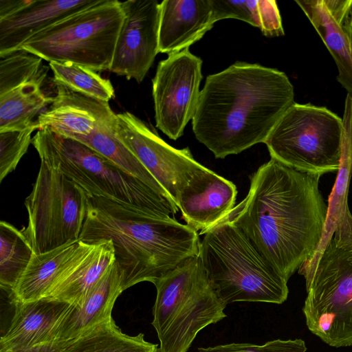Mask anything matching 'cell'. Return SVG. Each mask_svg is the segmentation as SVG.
<instances>
[{
    "mask_svg": "<svg viewBox=\"0 0 352 352\" xmlns=\"http://www.w3.org/2000/svg\"><path fill=\"white\" fill-rule=\"evenodd\" d=\"M69 341H54L42 344L28 349L0 352H62Z\"/></svg>",
    "mask_w": 352,
    "mask_h": 352,
    "instance_id": "obj_34",
    "label": "cell"
},
{
    "mask_svg": "<svg viewBox=\"0 0 352 352\" xmlns=\"http://www.w3.org/2000/svg\"><path fill=\"white\" fill-rule=\"evenodd\" d=\"M120 3L125 17L109 71L140 83L159 53L160 3L156 0Z\"/></svg>",
    "mask_w": 352,
    "mask_h": 352,
    "instance_id": "obj_13",
    "label": "cell"
},
{
    "mask_svg": "<svg viewBox=\"0 0 352 352\" xmlns=\"http://www.w3.org/2000/svg\"><path fill=\"white\" fill-rule=\"evenodd\" d=\"M32 144L41 160L59 169L89 196L129 204L165 217H174L179 210L173 201L78 140L45 127L38 130Z\"/></svg>",
    "mask_w": 352,
    "mask_h": 352,
    "instance_id": "obj_6",
    "label": "cell"
},
{
    "mask_svg": "<svg viewBox=\"0 0 352 352\" xmlns=\"http://www.w3.org/2000/svg\"><path fill=\"white\" fill-rule=\"evenodd\" d=\"M87 198L80 186L57 168L41 160L32 190L25 200L28 225L21 230L34 254L79 240Z\"/></svg>",
    "mask_w": 352,
    "mask_h": 352,
    "instance_id": "obj_10",
    "label": "cell"
},
{
    "mask_svg": "<svg viewBox=\"0 0 352 352\" xmlns=\"http://www.w3.org/2000/svg\"><path fill=\"white\" fill-rule=\"evenodd\" d=\"M31 0H0V19L16 13L27 6Z\"/></svg>",
    "mask_w": 352,
    "mask_h": 352,
    "instance_id": "obj_33",
    "label": "cell"
},
{
    "mask_svg": "<svg viewBox=\"0 0 352 352\" xmlns=\"http://www.w3.org/2000/svg\"><path fill=\"white\" fill-rule=\"evenodd\" d=\"M99 0H31L16 13L0 19V58L21 50L34 36Z\"/></svg>",
    "mask_w": 352,
    "mask_h": 352,
    "instance_id": "obj_16",
    "label": "cell"
},
{
    "mask_svg": "<svg viewBox=\"0 0 352 352\" xmlns=\"http://www.w3.org/2000/svg\"><path fill=\"white\" fill-rule=\"evenodd\" d=\"M259 28L267 37L285 34L281 17L275 0H258Z\"/></svg>",
    "mask_w": 352,
    "mask_h": 352,
    "instance_id": "obj_32",
    "label": "cell"
},
{
    "mask_svg": "<svg viewBox=\"0 0 352 352\" xmlns=\"http://www.w3.org/2000/svg\"><path fill=\"white\" fill-rule=\"evenodd\" d=\"M342 131V119L327 108L294 102L264 144L271 158L321 176L340 168Z\"/></svg>",
    "mask_w": 352,
    "mask_h": 352,
    "instance_id": "obj_9",
    "label": "cell"
},
{
    "mask_svg": "<svg viewBox=\"0 0 352 352\" xmlns=\"http://www.w3.org/2000/svg\"><path fill=\"white\" fill-rule=\"evenodd\" d=\"M79 240L112 241L124 290L144 281L153 283L198 255L201 241L197 231L175 217L89 195Z\"/></svg>",
    "mask_w": 352,
    "mask_h": 352,
    "instance_id": "obj_3",
    "label": "cell"
},
{
    "mask_svg": "<svg viewBox=\"0 0 352 352\" xmlns=\"http://www.w3.org/2000/svg\"><path fill=\"white\" fill-rule=\"evenodd\" d=\"M320 177L271 158L252 175L246 197L224 217L287 281L314 256L323 236L328 206Z\"/></svg>",
    "mask_w": 352,
    "mask_h": 352,
    "instance_id": "obj_1",
    "label": "cell"
},
{
    "mask_svg": "<svg viewBox=\"0 0 352 352\" xmlns=\"http://www.w3.org/2000/svg\"><path fill=\"white\" fill-rule=\"evenodd\" d=\"M199 257L208 280L226 304L258 302L281 304L288 296L287 280L262 257L243 232L226 219L201 232Z\"/></svg>",
    "mask_w": 352,
    "mask_h": 352,
    "instance_id": "obj_5",
    "label": "cell"
},
{
    "mask_svg": "<svg viewBox=\"0 0 352 352\" xmlns=\"http://www.w3.org/2000/svg\"><path fill=\"white\" fill-rule=\"evenodd\" d=\"M212 6L215 22L232 18L240 19L259 28L258 0H212Z\"/></svg>",
    "mask_w": 352,
    "mask_h": 352,
    "instance_id": "obj_31",
    "label": "cell"
},
{
    "mask_svg": "<svg viewBox=\"0 0 352 352\" xmlns=\"http://www.w3.org/2000/svg\"><path fill=\"white\" fill-rule=\"evenodd\" d=\"M116 114L99 124L90 134L74 140L87 145L124 171L173 201L149 171L118 139L116 134Z\"/></svg>",
    "mask_w": 352,
    "mask_h": 352,
    "instance_id": "obj_24",
    "label": "cell"
},
{
    "mask_svg": "<svg viewBox=\"0 0 352 352\" xmlns=\"http://www.w3.org/2000/svg\"><path fill=\"white\" fill-rule=\"evenodd\" d=\"M6 332L0 339V351H19L56 341L57 328L72 305L43 298L16 302Z\"/></svg>",
    "mask_w": 352,
    "mask_h": 352,
    "instance_id": "obj_15",
    "label": "cell"
},
{
    "mask_svg": "<svg viewBox=\"0 0 352 352\" xmlns=\"http://www.w3.org/2000/svg\"><path fill=\"white\" fill-rule=\"evenodd\" d=\"M344 24L350 36L352 38V0H350L349 6L346 12Z\"/></svg>",
    "mask_w": 352,
    "mask_h": 352,
    "instance_id": "obj_35",
    "label": "cell"
},
{
    "mask_svg": "<svg viewBox=\"0 0 352 352\" xmlns=\"http://www.w3.org/2000/svg\"><path fill=\"white\" fill-rule=\"evenodd\" d=\"M198 352H306L305 342L300 339L274 340L263 344L230 343L214 346L199 347Z\"/></svg>",
    "mask_w": 352,
    "mask_h": 352,
    "instance_id": "obj_30",
    "label": "cell"
},
{
    "mask_svg": "<svg viewBox=\"0 0 352 352\" xmlns=\"http://www.w3.org/2000/svg\"><path fill=\"white\" fill-rule=\"evenodd\" d=\"M202 60L188 48L161 60L152 80L156 126L170 139L184 134L197 108Z\"/></svg>",
    "mask_w": 352,
    "mask_h": 352,
    "instance_id": "obj_11",
    "label": "cell"
},
{
    "mask_svg": "<svg viewBox=\"0 0 352 352\" xmlns=\"http://www.w3.org/2000/svg\"><path fill=\"white\" fill-rule=\"evenodd\" d=\"M123 291L122 275L115 261L83 303L72 305L57 328L56 341L74 340L111 317L116 300Z\"/></svg>",
    "mask_w": 352,
    "mask_h": 352,
    "instance_id": "obj_21",
    "label": "cell"
},
{
    "mask_svg": "<svg viewBox=\"0 0 352 352\" xmlns=\"http://www.w3.org/2000/svg\"><path fill=\"white\" fill-rule=\"evenodd\" d=\"M294 98V87L284 72L236 62L207 76L192 131L216 158L238 154L265 143Z\"/></svg>",
    "mask_w": 352,
    "mask_h": 352,
    "instance_id": "obj_2",
    "label": "cell"
},
{
    "mask_svg": "<svg viewBox=\"0 0 352 352\" xmlns=\"http://www.w3.org/2000/svg\"><path fill=\"white\" fill-rule=\"evenodd\" d=\"M152 324L160 352H187L197 333L226 317V305L210 285L199 255L157 279Z\"/></svg>",
    "mask_w": 352,
    "mask_h": 352,
    "instance_id": "obj_7",
    "label": "cell"
},
{
    "mask_svg": "<svg viewBox=\"0 0 352 352\" xmlns=\"http://www.w3.org/2000/svg\"><path fill=\"white\" fill-rule=\"evenodd\" d=\"M236 195L233 182L203 166L182 188L176 205L186 225L204 232L230 212Z\"/></svg>",
    "mask_w": 352,
    "mask_h": 352,
    "instance_id": "obj_14",
    "label": "cell"
},
{
    "mask_svg": "<svg viewBox=\"0 0 352 352\" xmlns=\"http://www.w3.org/2000/svg\"><path fill=\"white\" fill-rule=\"evenodd\" d=\"M56 84L53 101L38 118V130L48 127L73 139L90 134L116 113L109 104L100 102Z\"/></svg>",
    "mask_w": 352,
    "mask_h": 352,
    "instance_id": "obj_17",
    "label": "cell"
},
{
    "mask_svg": "<svg viewBox=\"0 0 352 352\" xmlns=\"http://www.w3.org/2000/svg\"><path fill=\"white\" fill-rule=\"evenodd\" d=\"M33 249L21 230L0 221V287L8 294L28 266Z\"/></svg>",
    "mask_w": 352,
    "mask_h": 352,
    "instance_id": "obj_26",
    "label": "cell"
},
{
    "mask_svg": "<svg viewBox=\"0 0 352 352\" xmlns=\"http://www.w3.org/2000/svg\"><path fill=\"white\" fill-rule=\"evenodd\" d=\"M39 56L21 50L1 58L0 95L20 85L46 76Z\"/></svg>",
    "mask_w": 352,
    "mask_h": 352,
    "instance_id": "obj_28",
    "label": "cell"
},
{
    "mask_svg": "<svg viewBox=\"0 0 352 352\" xmlns=\"http://www.w3.org/2000/svg\"><path fill=\"white\" fill-rule=\"evenodd\" d=\"M46 76L31 80L0 95V131L34 127L37 120L53 101L42 89Z\"/></svg>",
    "mask_w": 352,
    "mask_h": 352,
    "instance_id": "obj_23",
    "label": "cell"
},
{
    "mask_svg": "<svg viewBox=\"0 0 352 352\" xmlns=\"http://www.w3.org/2000/svg\"><path fill=\"white\" fill-rule=\"evenodd\" d=\"M124 17L120 1L99 0L36 34L21 50L49 63L109 71Z\"/></svg>",
    "mask_w": 352,
    "mask_h": 352,
    "instance_id": "obj_8",
    "label": "cell"
},
{
    "mask_svg": "<svg viewBox=\"0 0 352 352\" xmlns=\"http://www.w3.org/2000/svg\"><path fill=\"white\" fill-rule=\"evenodd\" d=\"M54 83L100 102H107L115 97L109 79L96 72L71 63L50 62Z\"/></svg>",
    "mask_w": 352,
    "mask_h": 352,
    "instance_id": "obj_27",
    "label": "cell"
},
{
    "mask_svg": "<svg viewBox=\"0 0 352 352\" xmlns=\"http://www.w3.org/2000/svg\"><path fill=\"white\" fill-rule=\"evenodd\" d=\"M62 352H160V347L143 333H124L112 317L80 337L70 340Z\"/></svg>",
    "mask_w": 352,
    "mask_h": 352,
    "instance_id": "obj_25",
    "label": "cell"
},
{
    "mask_svg": "<svg viewBox=\"0 0 352 352\" xmlns=\"http://www.w3.org/2000/svg\"><path fill=\"white\" fill-rule=\"evenodd\" d=\"M111 241L97 242L52 287L45 298L80 306L108 268L115 262Z\"/></svg>",
    "mask_w": 352,
    "mask_h": 352,
    "instance_id": "obj_22",
    "label": "cell"
},
{
    "mask_svg": "<svg viewBox=\"0 0 352 352\" xmlns=\"http://www.w3.org/2000/svg\"><path fill=\"white\" fill-rule=\"evenodd\" d=\"M306 280L308 329L331 346H352V216L346 209L314 256L298 270Z\"/></svg>",
    "mask_w": 352,
    "mask_h": 352,
    "instance_id": "obj_4",
    "label": "cell"
},
{
    "mask_svg": "<svg viewBox=\"0 0 352 352\" xmlns=\"http://www.w3.org/2000/svg\"><path fill=\"white\" fill-rule=\"evenodd\" d=\"M36 129L0 131V182L14 170L32 144L31 135Z\"/></svg>",
    "mask_w": 352,
    "mask_h": 352,
    "instance_id": "obj_29",
    "label": "cell"
},
{
    "mask_svg": "<svg viewBox=\"0 0 352 352\" xmlns=\"http://www.w3.org/2000/svg\"><path fill=\"white\" fill-rule=\"evenodd\" d=\"M215 23L212 0H164L160 3L159 52L188 48Z\"/></svg>",
    "mask_w": 352,
    "mask_h": 352,
    "instance_id": "obj_19",
    "label": "cell"
},
{
    "mask_svg": "<svg viewBox=\"0 0 352 352\" xmlns=\"http://www.w3.org/2000/svg\"><path fill=\"white\" fill-rule=\"evenodd\" d=\"M333 56L337 80L352 97V38L344 24L350 0H296Z\"/></svg>",
    "mask_w": 352,
    "mask_h": 352,
    "instance_id": "obj_18",
    "label": "cell"
},
{
    "mask_svg": "<svg viewBox=\"0 0 352 352\" xmlns=\"http://www.w3.org/2000/svg\"><path fill=\"white\" fill-rule=\"evenodd\" d=\"M80 240L33 255L26 270L8 294L13 304L37 300L96 245Z\"/></svg>",
    "mask_w": 352,
    "mask_h": 352,
    "instance_id": "obj_20",
    "label": "cell"
},
{
    "mask_svg": "<svg viewBox=\"0 0 352 352\" xmlns=\"http://www.w3.org/2000/svg\"><path fill=\"white\" fill-rule=\"evenodd\" d=\"M116 134L176 204L182 188L204 166L189 148H175L131 112L116 114Z\"/></svg>",
    "mask_w": 352,
    "mask_h": 352,
    "instance_id": "obj_12",
    "label": "cell"
}]
</instances>
